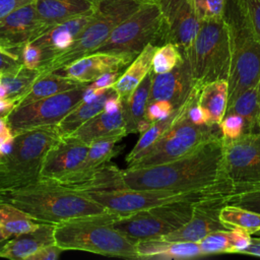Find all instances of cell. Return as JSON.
Here are the masks:
<instances>
[{
  "mask_svg": "<svg viewBox=\"0 0 260 260\" xmlns=\"http://www.w3.org/2000/svg\"><path fill=\"white\" fill-rule=\"evenodd\" d=\"M125 188L196 191L232 186L223 174L221 135L202 143L192 152L159 165L122 170ZM233 189V188H232Z\"/></svg>",
  "mask_w": 260,
  "mask_h": 260,
  "instance_id": "obj_1",
  "label": "cell"
},
{
  "mask_svg": "<svg viewBox=\"0 0 260 260\" xmlns=\"http://www.w3.org/2000/svg\"><path fill=\"white\" fill-rule=\"evenodd\" d=\"M10 203L38 222L61 224L112 213L82 192L65 189L51 181L0 191V203Z\"/></svg>",
  "mask_w": 260,
  "mask_h": 260,
  "instance_id": "obj_2",
  "label": "cell"
},
{
  "mask_svg": "<svg viewBox=\"0 0 260 260\" xmlns=\"http://www.w3.org/2000/svg\"><path fill=\"white\" fill-rule=\"evenodd\" d=\"M223 18L231 38L229 106L260 80V41L254 35L239 0H228Z\"/></svg>",
  "mask_w": 260,
  "mask_h": 260,
  "instance_id": "obj_3",
  "label": "cell"
},
{
  "mask_svg": "<svg viewBox=\"0 0 260 260\" xmlns=\"http://www.w3.org/2000/svg\"><path fill=\"white\" fill-rule=\"evenodd\" d=\"M121 216L114 214L57 224L55 244L63 251L78 250L103 256L138 259L137 241L110 224Z\"/></svg>",
  "mask_w": 260,
  "mask_h": 260,
  "instance_id": "obj_4",
  "label": "cell"
},
{
  "mask_svg": "<svg viewBox=\"0 0 260 260\" xmlns=\"http://www.w3.org/2000/svg\"><path fill=\"white\" fill-rule=\"evenodd\" d=\"M59 138L56 125L29 129L15 135L10 152L0 157V191L40 182L45 156Z\"/></svg>",
  "mask_w": 260,
  "mask_h": 260,
  "instance_id": "obj_5",
  "label": "cell"
},
{
  "mask_svg": "<svg viewBox=\"0 0 260 260\" xmlns=\"http://www.w3.org/2000/svg\"><path fill=\"white\" fill-rule=\"evenodd\" d=\"M140 4L138 0H93L94 18L65 51L41 64L38 68V77L62 70L74 61L94 53L112 30Z\"/></svg>",
  "mask_w": 260,
  "mask_h": 260,
  "instance_id": "obj_6",
  "label": "cell"
},
{
  "mask_svg": "<svg viewBox=\"0 0 260 260\" xmlns=\"http://www.w3.org/2000/svg\"><path fill=\"white\" fill-rule=\"evenodd\" d=\"M189 61L195 84L225 79L231 64V38L222 17L202 21L197 36L183 53Z\"/></svg>",
  "mask_w": 260,
  "mask_h": 260,
  "instance_id": "obj_7",
  "label": "cell"
},
{
  "mask_svg": "<svg viewBox=\"0 0 260 260\" xmlns=\"http://www.w3.org/2000/svg\"><path fill=\"white\" fill-rule=\"evenodd\" d=\"M231 187H218L213 189L196 191H171L119 188L113 190H98L82 192L90 199L96 201L112 213L128 215L137 211L152 208L158 205L182 200L199 201L216 194H230Z\"/></svg>",
  "mask_w": 260,
  "mask_h": 260,
  "instance_id": "obj_8",
  "label": "cell"
},
{
  "mask_svg": "<svg viewBox=\"0 0 260 260\" xmlns=\"http://www.w3.org/2000/svg\"><path fill=\"white\" fill-rule=\"evenodd\" d=\"M164 17L156 1L141 2L139 7L119 23L95 52L127 54L136 57L146 45L159 46Z\"/></svg>",
  "mask_w": 260,
  "mask_h": 260,
  "instance_id": "obj_9",
  "label": "cell"
},
{
  "mask_svg": "<svg viewBox=\"0 0 260 260\" xmlns=\"http://www.w3.org/2000/svg\"><path fill=\"white\" fill-rule=\"evenodd\" d=\"M195 201L182 200L123 215L110 224L134 241L158 239L187 223Z\"/></svg>",
  "mask_w": 260,
  "mask_h": 260,
  "instance_id": "obj_10",
  "label": "cell"
},
{
  "mask_svg": "<svg viewBox=\"0 0 260 260\" xmlns=\"http://www.w3.org/2000/svg\"><path fill=\"white\" fill-rule=\"evenodd\" d=\"M186 107L187 101L182 115L170 130L139 159L127 168L149 167L180 158L192 152L207 140L221 135L218 126H199L188 121L185 118Z\"/></svg>",
  "mask_w": 260,
  "mask_h": 260,
  "instance_id": "obj_11",
  "label": "cell"
},
{
  "mask_svg": "<svg viewBox=\"0 0 260 260\" xmlns=\"http://www.w3.org/2000/svg\"><path fill=\"white\" fill-rule=\"evenodd\" d=\"M86 85L16 106L6 115L9 128L17 135L29 129L57 125L83 100Z\"/></svg>",
  "mask_w": 260,
  "mask_h": 260,
  "instance_id": "obj_12",
  "label": "cell"
},
{
  "mask_svg": "<svg viewBox=\"0 0 260 260\" xmlns=\"http://www.w3.org/2000/svg\"><path fill=\"white\" fill-rule=\"evenodd\" d=\"M223 140V174L233 191L260 184V132Z\"/></svg>",
  "mask_w": 260,
  "mask_h": 260,
  "instance_id": "obj_13",
  "label": "cell"
},
{
  "mask_svg": "<svg viewBox=\"0 0 260 260\" xmlns=\"http://www.w3.org/2000/svg\"><path fill=\"white\" fill-rule=\"evenodd\" d=\"M161 10L164 27L160 43H172L182 53L192 45L201 25L192 0H155Z\"/></svg>",
  "mask_w": 260,
  "mask_h": 260,
  "instance_id": "obj_14",
  "label": "cell"
},
{
  "mask_svg": "<svg viewBox=\"0 0 260 260\" xmlns=\"http://www.w3.org/2000/svg\"><path fill=\"white\" fill-rule=\"evenodd\" d=\"M228 195L216 194L195 202L190 220L180 229L158 239L198 243L213 232L231 230L220 219V211L228 204Z\"/></svg>",
  "mask_w": 260,
  "mask_h": 260,
  "instance_id": "obj_15",
  "label": "cell"
},
{
  "mask_svg": "<svg viewBox=\"0 0 260 260\" xmlns=\"http://www.w3.org/2000/svg\"><path fill=\"white\" fill-rule=\"evenodd\" d=\"M48 29L40 19L35 3L31 2L13 10L0 20V44L19 56L25 44L35 41Z\"/></svg>",
  "mask_w": 260,
  "mask_h": 260,
  "instance_id": "obj_16",
  "label": "cell"
},
{
  "mask_svg": "<svg viewBox=\"0 0 260 260\" xmlns=\"http://www.w3.org/2000/svg\"><path fill=\"white\" fill-rule=\"evenodd\" d=\"M88 144L66 136L61 137L48 150L41 170V178L45 181H56L77 170L83 162Z\"/></svg>",
  "mask_w": 260,
  "mask_h": 260,
  "instance_id": "obj_17",
  "label": "cell"
},
{
  "mask_svg": "<svg viewBox=\"0 0 260 260\" xmlns=\"http://www.w3.org/2000/svg\"><path fill=\"white\" fill-rule=\"evenodd\" d=\"M195 86V80L189 61L184 60L173 70L155 74L152 72L149 101H168L175 109L180 108L188 99Z\"/></svg>",
  "mask_w": 260,
  "mask_h": 260,
  "instance_id": "obj_18",
  "label": "cell"
},
{
  "mask_svg": "<svg viewBox=\"0 0 260 260\" xmlns=\"http://www.w3.org/2000/svg\"><path fill=\"white\" fill-rule=\"evenodd\" d=\"M135 57L127 54L94 52L66 66L65 75L84 84L92 82L101 75L124 70Z\"/></svg>",
  "mask_w": 260,
  "mask_h": 260,
  "instance_id": "obj_19",
  "label": "cell"
},
{
  "mask_svg": "<svg viewBox=\"0 0 260 260\" xmlns=\"http://www.w3.org/2000/svg\"><path fill=\"white\" fill-rule=\"evenodd\" d=\"M94 18V10L60 22L32 41L42 51V63L65 51ZM41 63V64H42ZM41 66V65H40Z\"/></svg>",
  "mask_w": 260,
  "mask_h": 260,
  "instance_id": "obj_20",
  "label": "cell"
},
{
  "mask_svg": "<svg viewBox=\"0 0 260 260\" xmlns=\"http://www.w3.org/2000/svg\"><path fill=\"white\" fill-rule=\"evenodd\" d=\"M122 170L112 164H105L87 172H73L62 179L51 181L65 189L84 192L125 188L122 182Z\"/></svg>",
  "mask_w": 260,
  "mask_h": 260,
  "instance_id": "obj_21",
  "label": "cell"
},
{
  "mask_svg": "<svg viewBox=\"0 0 260 260\" xmlns=\"http://www.w3.org/2000/svg\"><path fill=\"white\" fill-rule=\"evenodd\" d=\"M56 224L41 222L32 232L9 239L0 249V257L11 260H27L41 248L55 244Z\"/></svg>",
  "mask_w": 260,
  "mask_h": 260,
  "instance_id": "obj_22",
  "label": "cell"
},
{
  "mask_svg": "<svg viewBox=\"0 0 260 260\" xmlns=\"http://www.w3.org/2000/svg\"><path fill=\"white\" fill-rule=\"evenodd\" d=\"M138 259H189L202 256L198 243L148 239L137 242Z\"/></svg>",
  "mask_w": 260,
  "mask_h": 260,
  "instance_id": "obj_23",
  "label": "cell"
},
{
  "mask_svg": "<svg viewBox=\"0 0 260 260\" xmlns=\"http://www.w3.org/2000/svg\"><path fill=\"white\" fill-rule=\"evenodd\" d=\"M151 80L152 71L143 78L129 98L122 102V115L127 135L132 133H142L146 130L144 116L149 101Z\"/></svg>",
  "mask_w": 260,
  "mask_h": 260,
  "instance_id": "obj_24",
  "label": "cell"
},
{
  "mask_svg": "<svg viewBox=\"0 0 260 260\" xmlns=\"http://www.w3.org/2000/svg\"><path fill=\"white\" fill-rule=\"evenodd\" d=\"M34 3L40 19L48 28L89 12L94 7L92 0H35Z\"/></svg>",
  "mask_w": 260,
  "mask_h": 260,
  "instance_id": "obj_25",
  "label": "cell"
},
{
  "mask_svg": "<svg viewBox=\"0 0 260 260\" xmlns=\"http://www.w3.org/2000/svg\"><path fill=\"white\" fill-rule=\"evenodd\" d=\"M157 47L153 44L146 45L115 82L113 88L122 102L129 98L143 78L151 71L152 57Z\"/></svg>",
  "mask_w": 260,
  "mask_h": 260,
  "instance_id": "obj_26",
  "label": "cell"
},
{
  "mask_svg": "<svg viewBox=\"0 0 260 260\" xmlns=\"http://www.w3.org/2000/svg\"><path fill=\"white\" fill-rule=\"evenodd\" d=\"M252 240V235L241 229L213 232L198 242L202 256L214 254H241Z\"/></svg>",
  "mask_w": 260,
  "mask_h": 260,
  "instance_id": "obj_27",
  "label": "cell"
},
{
  "mask_svg": "<svg viewBox=\"0 0 260 260\" xmlns=\"http://www.w3.org/2000/svg\"><path fill=\"white\" fill-rule=\"evenodd\" d=\"M115 92L114 88H108L93 98L83 99L56 125L60 138L71 135L85 122L103 112L107 99Z\"/></svg>",
  "mask_w": 260,
  "mask_h": 260,
  "instance_id": "obj_28",
  "label": "cell"
},
{
  "mask_svg": "<svg viewBox=\"0 0 260 260\" xmlns=\"http://www.w3.org/2000/svg\"><path fill=\"white\" fill-rule=\"evenodd\" d=\"M116 134L127 135L124 128L122 110L113 114L101 112L69 136L89 145L94 140Z\"/></svg>",
  "mask_w": 260,
  "mask_h": 260,
  "instance_id": "obj_29",
  "label": "cell"
},
{
  "mask_svg": "<svg viewBox=\"0 0 260 260\" xmlns=\"http://www.w3.org/2000/svg\"><path fill=\"white\" fill-rule=\"evenodd\" d=\"M86 85L84 83H80L68 76L61 75L56 72H51L45 74L43 76L38 77L28 87L27 89L15 96L17 99L16 106L26 105L28 103L48 98L66 90H70L76 87H80Z\"/></svg>",
  "mask_w": 260,
  "mask_h": 260,
  "instance_id": "obj_30",
  "label": "cell"
},
{
  "mask_svg": "<svg viewBox=\"0 0 260 260\" xmlns=\"http://www.w3.org/2000/svg\"><path fill=\"white\" fill-rule=\"evenodd\" d=\"M228 98L229 84L225 79L211 81L201 86L198 104L204 110L209 126H218L222 120L226 111Z\"/></svg>",
  "mask_w": 260,
  "mask_h": 260,
  "instance_id": "obj_31",
  "label": "cell"
},
{
  "mask_svg": "<svg viewBox=\"0 0 260 260\" xmlns=\"http://www.w3.org/2000/svg\"><path fill=\"white\" fill-rule=\"evenodd\" d=\"M184 106L185 103L180 108L176 109L169 117L152 123L145 131L140 133L138 141L126 156V162L128 166L139 159L170 130V128L182 115Z\"/></svg>",
  "mask_w": 260,
  "mask_h": 260,
  "instance_id": "obj_32",
  "label": "cell"
},
{
  "mask_svg": "<svg viewBox=\"0 0 260 260\" xmlns=\"http://www.w3.org/2000/svg\"><path fill=\"white\" fill-rule=\"evenodd\" d=\"M225 113H234L241 116L247 127V133L259 132L260 120V94L258 84L248 88L232 102Z\"/></svg>",
  "mask_w": 260,
  "mask_h": 260,
  "instance_id": "obj_33",
  "label": "cell"
},
{
  "mask_svg": "<svg viewBox=\"0 0 260 260\" xmlns=\"http://www.w3.org/2000/svg\"><path fill=\"white\" fill-rule=\"evenodd\" d=\"M40 223L16 206L5 202L0 203V228L6 239L32 232L39 228Z\"/></svg>",
  "mask_w": 260,
  "mask_h": 260,
  "instance_id": "obj_34",
  "label": "cell"
},
{
  "mask_svg": "<svg viewBox=\"0 0 260 260\" xmlns=\"http://www.w3.org/2000/svg\"><path fill=\"white\" fill-rule=\"evenodd\" d=\"M123 137H125L124 134H116L92 141L88 145V150L83 162L74 172L91 171L109 162L112 157L120 152V150L116 148V143Z\"/></svg>",
  "mask_w": 260,
  "mask_h": 260,
  "instance_id": "obj_35",
  "label": "cell"
},
{
  "mask_svg": "<svg viewBox=\"0 0 260 260\" xmlns=\"http://www.w3.org/2000/svg\"><path fill=\"white\" fill-rule=\"evenodd\" d=\"M220 219L229 229H241L254 235L260 231V214L244 207L225 204L220 211Z\"/></svg>",
  "mask_w": 260,
  "mask_h": 260,
  "instance_id": "obj_36",
  "label": "cell"
},
{
  "mask_svg": "<svg viewBox=\"0 0 260 260\" xmlns=\"http://www.w3.org/2000/svg\"><path fill=\"white\" fill-rule=\"evenodd\" d=\"M38 70L26 68L22 63L6 72L0 77V87L4 89L7 98H15L24 92L37 79Z\"/></svg>",
  "mask_w": 260,
  "mask_h": 260,
  "instance_id": "obj_37",
  "label": "cell"
},
{
  "mask_svg": "<svg viewBox=\"0 0 260 260\" xmlns=\"http://www.w3.org/2000/svg\"><path fill=\"white\" fill-rule=\"evenodd\" d=\"M184 60L182 51L172 43L157 47L151 62V71L155 74L167 73L173 70Z\"/></svg>",
  "mask_w": 260,
  "mask_h": 260,
  "instance_id": "obj_38",
  "label": "cell"
},
{
  "mask_svg": "<svg viewBox=\"0 0 260 260\" xmlns=\"http://www.w3.org/2000/svg\"><path fill=\"white\" fill-rule=\"evenodd\" d=\"M228 204H234L260 214V184L232 192L228 195Z\"/></svg>",
  "mask_w": 260,
  "mask_h": 260,
  "instance_id": "obj_39",
  "label": "cell"
},
{
  "mask_svg": "<svg viewBox=\"0 0 260 260\" xmlns=\"http://www.w3.org/2000/svg\"><path fill=\"white\" fill-rule=\"evenodd\" d=\"M199 20L206 21L223 16L228 0H192Z\"/></svg>",
  "mask_w": 260,
  "mask_h": 260,
  "instance_id": "obj_40",
  "label": "cell"
},
{
  "mask_svg": "<svg viewBox=\"0 0 260 260\" xmlns=\"http://www.w3.org/2000/svg\"><path fill=\"white\" fill-rule=\"evenodd\" d=\"M221 137L224 140L236 139L247 133V127L244 119L234 113H225L218 124Z\"/></svg>",
  "mask_w": 260,
  "mask_h": 260,
  "instance_id": "obj_41",
  "label": "cell"
},
{
  "mask_svg": "<svg viewBox=\"0 0 260 260\" xmlns=\"http://www.w3.org/2000/svg\"><path fill=\"white\" fill-rule=\"evenodd\" d=\"M175 110L176 109L174 106L168 101L159 100L148 102L144 116V124L146 129L152 123L169 117Z\"/></svg>",
  "mask_w": 260,
  "mask_h": 260,
  "instance_id": "obj_42",
  "label": "cell"
},
{
  "mask_svg": "<svg viewBox=\"0 0 260 260\" xmlns=\"http://www.w3.org/2000/svg\"><path fill=\"white\" fill-rule=\"evenodd\" d=\"M248 18L250 26L260 41V0H239Z\"/></svg>",
  "mask_w": 260,
  "mask_h": 260,
  "instance_id": "obj_43",
  "label": "cell"
},
{
  "mask_svg": "<svg viewBox=\"0 0 260 260\" xmlns=\"http://www.w3.org/2000/svg\"><path fill=\"white\" fill-rule=\"evenodd\" d=\"M19 56L21 59V63L26 68L31 70H38L43 60L41 49L31 42L25 44L21 48Z\"/></svg>",
  "mask_w": 260,
  "mask_h": 260,
  "instance_id": "obj_44",
  "label": "cell"
},
{
  "mask_svg": "<svg viewBox=\"0 0 260 260\" xmlns=\"http://www.w3.org/2000/svg\"><path fill=\"white\" fill-rule=\"evenodd\" d=\"M123 71L124 70L105 73L96 79H94L92 82L88 83L86 85V88L89 90H106L108 88H113L115 82L117 81V79Z\"/></svg>",
  "mask_w": 260,
  "mask_h": 260,
  "instance_id": "obj_45",
  "label": "cell"
},
{
  "mask_svg": "<svg viewBox=\"0 0 260 260\" xmlns=\"http://www.w3.org/2000/svg\"><path fill=\"white\" fill-rule=\"evenodd\" d=\"M62 252L63 250L59 246L52 244L41 248L35 254L29 256L27 260H56Z\"/></svg>",
  "mask_w": 260,
  "mask_h": 260,
  "instance_id": "obj_46",
  "label": "cell"
},
{
  "mask_svg": "<svg viewBox=\"0 0 260 260\" xmlns=\"http://www.w3.org/2000/svg\"><path fill=\"white\" fill-rule=\"evenodd\" d=\"M34 1L35 0H0V20L13 10Z\"/></svg>",
  "mask_w": 260,
  "mask_h": 260,
  "instance_id": "obj_47",
  "label": "cell"
},
{
  "mask_svg": "<svg viewBox=\"0 0 260 260\" xmlns=\"http://www.w3.org/2000/svg\"><path fill=\"white\" fill-rule=\"evenodd\" d=\"M14 139L15 135L9 127L0 132V157L10 152L13 146Z\"/></svg>",
  "mask_w": 260,
  "mask_h": 260,
  "instance_id": "obj_48",
  "label": "cell"
},
{
  "mask_svg": "<svg viewBox=\"0 0 260 260\" xmlns=\"http://www.w3.org/2000/svg\"><path fill=\"white\" fill-rule=\"evenodd\" d=\"M20 64H21L20 58H16L0 52V71H2V73L8 70H11L13 68H16Z\"/></svg>",
  "mask_w": 260,
  "mask_h": 260,
  "instance_id": "obj_49",
  "label": "cell"
},
{
  "mask_svg": "<svg viewBox=\"0 0 260 260\" xmlns=\"http://www.w3.org/2000/svg\"><path fill=\"white\" fill-rule=\"evenodd\" d=\"M120 110H122V101L118 98L117 93L115 92L107 99L103 112L113 114V113H116Z\"/></svg>",
  "mask_w": 260,
  "mask_h": 260,
  "instance_id": "obj_50",
  "label": "cell"
},
{
  "mask_svg": "<svg viewBox=\"0 0 260 260\" xmlns=\"http://www.w3.org/2000/svg\"><path fill=\"white\" fill-rule=\"evenodd\" d=\"M17 105L16 98H5L0 100V116L7 115Z\"/></svg>",
  "mask_w": 260,
  "mask_h": 260,
  "instance_id": "obj_51",
  "label": "cell"
},
{
  "mask_svg": "<svg viewBox=\"0 0 260 260\" xmlns=\"http://www.w3.org/2000/svg\"><path fill=\"white\" fill-rule=\"evenodd\" d=\"M241 254L245 255H253V256H259L260 257V237H252L250 245L245 248Z\"/></svg>",
  "mask_w": 260,
  "mask_h": 260,
  "instance_id": "obj_52",
  "label": "cell"
},
{
  "mask_svg": "<svg viewBox=\"0 0 260 260\" xmlns=\"http://www.w3.org/2000/svg\"><path fill=\"white\" fill-rule=\"evenodd\" d=\"M9 126H8V123H7L6 115L5 116H0V132H2L3 130H5Z\"/></svg>",
  "mask_w": 260,
  "mask_h": 260,
  "instance_id": "obj_53",
  "label": "cell"
},
{
  "mask_svg": "<svg viewBox=\"0 0 260 260\" xmlns=\"http://www.w3.org/2000/svg\"><path fill=\"white\" fill-rule=\"evenodd\" d=\"M8 241V239L5 238V236L3 235L2 231H1V228H0V249L3 247V245Z\"/></svg>",
  "mask_w": 260,
  "mask_h": 260,
  "instance_id": "obj_54",
  "label": "cell"
},
{
  "mask_svg": "<svg viewBox=\"0 0 260 260\" xmlns=\"http://www.w3.org/2000/svg\"><path fill=\"white\" fill-rule=\"evenodd\" d=\"M258 90H259V94H260V80L258 82Z\"/></svg>",
  "mask_w": 260,
  "mask_h": 260,
  "instance_id": "obj_55",
  "label": "cell"
},
{
  "mask_svg": "<svg viewBox=\"0 0 260 260\" xmlns=\"http://www.w3.org/2000/svg\"><path fill=\"white\" fill-rule=\"evenodd\" d=\"M140 2H144V1H155V0H138Z\"/></svg>",
  "mask_w": 260,
  "mask_h": 260,
  "instance_id": "obj_56",
  "label": "cell"
},
{
  "mask_svg": "<svg viewBox=\"0 0 260 260\" xmlns=\"http://www.w3.org/2000/svg\"><path fill=\"white\" fill-rule=\"evenodd\" d=\"M256 235H257V236H258V237H260V231H259V232H258V233H256Z\"/></svg>",
  "mask_w": 260,
  "mask_h": 260,
  "instance_id": "obj_57",
  "label": "cell"
},
{
  "mask_svg": "<svg viewBox=\"0 0 260 260\" xmlns=\"http://www.w3.org/2000/svg\"><path fill=\"white\" fill-rule=\"evenodd\" d=\"M259 132H260V120H259Z\"/></svg>",
  "mask_w": 260,
  "mask_h": 260,
  "instance_id": "obj_58",
  "label": "cell"
},
{
  "mask_svg": "<svg viewBox=\"0 0 260 260\" xmlns=\"http://www.w3.org/2000/svg\"><path fill=\"white\" fill-rule=\"evenodd\" d=\"M1 75H2V71H0V77H1Z\"/></svg>",
  "mask_w": 260,
  "mask_h": 260,
  "instance_id": "obj_59",
  "label": "cell"
},
{
  "mask_svg": "<svg viewBox=\"0 0 260 260\" xmlns=\"http://www.w3.org/2000/svg\"><path fill=\"white\" fill-rule=\"evenodd\" d=\"M92 1H93V0H92Z\"/></svg>",
  "mask_w": 260,
  "mask_h": 260,
  "instance_id": "obj_60",
  "label": "cell"
}]
</instances>
